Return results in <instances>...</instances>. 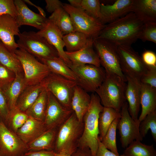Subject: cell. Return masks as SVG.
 <instances>
[{"label":"cell","instance_id":"1","mask_svg":"<svg viewBox=\"0 0 156 156\" xmlns=\"http://www.w3.org/2000/svg\"><path fill=\"white\" fill-rule=\"evenodd\" d=\"M144 23L132 12L105 25L96 38L116 46H131L139 38Z\"/></svg>","mask_w":156,"mask_h":156},{"label":"cell","instance_id":"2","mask_svg":"<svg viewBox=\"0 0 156 156\" xmlns=\"http://www.w3.org/2000/svg\"><path fill=\"white\" fill-rule=\"evenodd\" d=\"M90 96V105L83 118V129L78 147L88 148L92 156H95L98 147V119L104 107L97 94L92 93Z\"/></svg>","mask_w":156,"mask_h":156},{"label":"cell","instance_id":"3","mask_svg":"<svg viewBox=\"0 0 156 156\" xmlns=\"http://www.w3.org/2000/svg\"><path fill=\"white\" fill-rule=\"evenodd\" d=\"M84 124L73 112L58 129L53 151L55 153L65 152L72 154L77 148L83 133Z\"/></svg>","mask_w":156,"mask_h":156},{"label":"cell","instance_id":"4","mask_svg":"<svg viewBox=\"0 0 156 156\" xmlns=\"http://www.w3.org/2000/svg\"><path fill=\"white\" fill-rule=\"evenodd\" d=\"M126 82L118 76L106 74L105 79L95 91L104 107L112 108L121 112L126 100Z\"/></svg>","mask_w":156,"mask_h":156},{"label":"cell","instance_id":"5","mask_svg":"<svg viewBox=\"0 0 156 156\" xmlns=\"http://www.w3.org/2000/svg\"><path fill=\"white\" fill-rule=\"evenodd\" d=\"M17 44L23 49L41 61L59 57L55 48L37 32L24 31L18 36Z\"/></svg>","mask_w":156,"mask_h":156},{"label":"cell","instance_id":"6","mask_svg":"<svg viewBox=\"0 0 156 156\" xmlns=\"http://www.w3.org/2000/svg\"><path fill=\"white\" fill-rule=\"evenodd\" d=\"M40 83L63 107L72 109V98L74 88L77 85L76 81L51 72Z\"/></svg>","mask_w":156,"mask_h":156},{"label":"cell","instance_id":"7","mask_svg":"<svg viewBox=\"0 0 156 156\" xmlns=\"http://www.w3.org/2000/svg\"><path fill=\"white\" fill-rule=\"evenodd\" d=\"M63 8L69 15L75 31L82 32L90 38H97L105 26L99 20L69 4L63 3Z\"/></svg>","mask_w":156,"mask_h":156},{"label":"cell","instance_id":"8","mask_svg":"<svg viewBox=\"0 0 156 156\" xmlns=\"http://www.w3.org/2000/svg\"><path fill=\"white\" fill-rule=\"evenodd\" d=\"M14 53L22 65L26 86L40 83L51 72L46 65L25 50L18 48Z\"/></svg>","mask_w":156,"mask_h":156},{"label":"cell","instance_id":"9","mask_svg":"<svg viewBox=\"0 0 156 156\" xmlns=\"http://www.w3.org/2000/svg\"><path fill=\"white\" fill-rule=\"evenodd\" d=\"M93 45L106 74L118 76L126 82V77L121 69L117 46L106 40L98 38L94 40Z\"/></svg>","mask_w":156,"mask_h":156},{"label":"cell","instance_id":"10","mask_svg":"<svg viewBox=\"0 0 156 156\" xmlns=\"http://www.w3.org/2000/svg\"><path fill=\"white\" fill-rule=\"evenodd\" d=\"M68 66L76 76L77 85L87 92H95L106 77L105 70L100 67L91 64H71Z\"/></svg>","mask_w":156,"mask_h":156},{"label":"cell","instance_id":"11","mask_svg":"<svg viewBox=\"0 0 156 156\" xmlns=\"http://www.w3.org/2000/svg\"><path fill=\"white\" fill-rule=\"evenodd\" d=\"M117 49L123 73L126 77L140 81L148 68L141 57L131 46H118Z\"/></svg>","mask_w":156,"mask_h":156},{"label":"cell","instance_id":"12","mask_svg":"<svg viewBox=\"0 0 156 156\" xmlns=\"http://www.w3.org/2000/svg\"><path fill=\"white\" fill-rule=\"evenodd\" d=\"M128 103H123L121 110V116L118 123L117 129L119 131L122 146L126 148L135 140L142 141L143 138L139 131L140 122L135 120L130 116L128 111Z\"/></svg>","mask_w":156,"mask_h":156},{"label":"cell","instance_id":"13","mask_svg":"<svg viewBox=\"0 0 156 156\" xmlns=\"http://www.w3.org/2000/svg\"><path fill=\"white\" fill-rule=\"evenodd\" d=\"M28 151L27 145L0 119V155L22 156Z\"/></svg>","mask_w":156,"mask_h":156},{"label":"cell","instance_id":"14","mask_svg":"<svg viewBox=\"0 0 156 156\" xmlns=\"http://www.w3.org/2000/svg\"><path fill=\"white\" fill-rule=\"evenodd\" d=\"M47 103L44 123L46 130L58 128L70 116L72 109L63 107L50 92H48Z\"/></svg>","mask_w":156,"mask_h":156},{"label":"cell","instance_id":"15","mask_svg":"<svg viewBox=\"0 0 156 156\" xmlns=\"http://www.w3.org/2000/svg\"><path fill=\"white\" fill-rule=\"evenodd\" d=\"M20 33L19 27L15 18L9 15H0V41L13 54L18 48L14 36H18Z\"/></svg>","mask_w":156,"mask_h":156},{"label":"cell","instance_id":"16","mask_svg":"<svg viewBox=\"0 0 156 156\" xmlns=\"http://www.w3.org/2000/svg\"><path fill=\"white\" fill-rule=\"evenodd\" d=\"M14 2L17 12L15 19L19 27L23 25H29L39 30L44 27L47 18L32 11L23 0H15Z\"/></svg>","mask_w":156,"mask_h":156},{"label":"cell","instance_id":"17","mask_svg":"<svg viewBox=\"0 0 156 156\" xmlns=\"http://www.w3.org/2000/svg\"><path fill=\"white\" fill-rule=\"evenodd\" d=\"M135 0H117L111 5L101 3V18L105 24L109 23L132 12Z\"/></svg>","mask_w":156,"mask_h":156},{"label":"cell","instance_id":"18","mask_svg":"<svg viewBox=\"0 0 156 156\" xmlns=\"http://www.w3.org/2000/svg\"><path fill=\"white\" fill-rule=\"evenodd\" d=\"M37 32L45 38L55 48L59 57L68 66L71 64L64 50L65 44L63 39V35L52 22L47 18V22L44 27Z\"/></svg>","mask_w":156,"mask_h":156},{"label":"cell","instance_id":"19","mask_svg":"<svg viewBox=\"0 0 156 156\" xmlns=\"http://www.w3.org/2000/svg\"><path fill=\"white\" fill-rule=\"evenodd\" d=\"M126 77L127 83L125 95L128 103V111L131 117L137 121L140 105L141 83L129 77Z\"/></svg>","mask_w":156,"mask_h":156},{"label":"cell","instance_id":"20","mask_svg":"<svg viewBox=\"0 0 156 156\" xmlns=\"http://www.w3.org/2000/svg\"><path fill=\"white\" fill-rule=\"evenodd\" d=\"M94 40H91L84 48L79 51L65 53L73 65L91 64L100 67L101 65L99 56L93 48Z\"/></svg>","mask_w":156,"mask_h":156},{"label":"cell","instance_id":"21","mask_svg":"<svg viewBox=\"0 0 156 156\" xmlns=\"http://www.w3.org/2000/svg\"><path fill=\"white\" fill-rule=\"evenodd\" d=\"M46 131L44 122L31 117L28 118L24 125L16 133L27 145L31 142Z\"/></svg>","mask_w":156,"mask_h":156},{"label":"cell","instance_id":"22","mask_svg":"<svg viewBox=\"0 0 156 156\" xmlns=\"http://www.w3.org/2000/svg\"><path fill=\"white\" fill-rule=\"evenodd\" d=\"M140 105L142 111L138 118L140 122L147 115L156 110V88L141 83Z\"/></svg>","mask_w":156,"mask_h":156},{"label":"cell","instance_id":"23","mask_svg":"<svg viewBox=\"0 0 156 156\" xmlns=\"http://www.w3.org/2000/svg\"><path fill=\"white\" fill-rule=\"evenodd\" d=\"M132 12L144 23L156 22V0H135Z\"/></svg>","mask_w":156,"mask_h":156},{"label":"cell","instance_id":"24","mask_svg":"<svg viewBox=\"0 0 156 156\" xmlns=\"http://www.w3.org/2000/svg\"><path fill=\"white\" fill-rule=\"evenodd\" d=\"M58 128L47 130L27 144L28 151L53 150Z\"/></svg>","mask_w":156,"mask_h":156},{"label":"cell","instance_id":"25","mask_svg":"<svg viewBox=\"0 0 156 156\" xmlns=\"http://www.w3.org/2000/svg\"><path fill=\"white\" fill-rule=\"evenodd\" d=\"M44 88L41 83L26 86L18 98L16 106L25 112L37 99Z\"/></svg>","mask_w":156,"mask_h":156},{"label":"cell","instance_id":"26","mask_svg":"<svg viewBox=\"0 0 156 156\" xmlns=\"http://www.w3.org/2000/svg\"><path fill=\"white\" fill-rule=\"evenodd\" d=\"M26 86L24 79L23 73L16 74L14 81L3 92L10 110L16 106L18 98Z\"/></svg>","mask_w":156,"mask_h":156},{"label":"cell","instance_id":"27","mask_svg":"<svg viewBox=\"0 0 156 156\" xmlns=\"http://www.w3.org/2000/svg\"><path fill=\"white\" fill-rule=\"evenodd\" d=\"M48 18L57 27L63 35L75 31L70 16L63 8L56 10Z\"/></svg>","mask_w":156,"mask_h":156},{"label":"cell","instance_id":"28","mask_svg":"<svg viewBox=\"0 0 156 156\" xmlns=\"http://www.w3.org/2000/svg\"><path fill=\"white\" fill-rule=\"evenodd\" d=\"M63 39L66 51L73 52L85 47L93 39L89 38L85 34L74 31L63 36Z\"/></svg>","mask_w":156,"mask_h":156},{"label":"cell","instance_id":"29","mask_svg":"<svg viewBox=\"0 0 156 156\" xmlns=\"http://www.w3.org/2000/svg\"><path fill=\"white\" fill-rule=\"evenodd\" d=\"M41 61L47 66L51 72L77 81V77L73 72L60 57Z\"/></svg>","mask_w":156,"mask_h":156},{"label":"cell","instance_id":"30","mask_svg":"<svg viewBox=\"0 0 156 156\" xmlns=\"http://www.w3.org/2000/svg\"><path fill=\"white\" fill-rule=\"evenodd\" d=\"M47 99V91L44 88L37 99L25 112L28 116L44 122Z\"/></svg>","mask_w":156,"mask_h":156},{"label":"cell","instance_id":"31","mask_svg":"<svg viewBox=\"0 0 156 156\" xmlns=\"http://www.w3.org/2000/svg\"><path fill=\"white\" fill-rule=\"evenodd\" d=\"M121 116V112L112 108L104 107L103 111L99 114L98 119L99 138L101 141L113 121L117 118H120Z\"/></svg>","mask_w":156,"mask_h":156},{"label":"cell","instance_id":"32","mask_svg":"<svg viewBox=\"0 0 156 156\" xmlns=\"http://www.w3.org/2000/svg\"><path fill=\"white\" fill-rule=\"evenodd\" d=\"M0 63L16 74L23 73L21 63L15 54L9 51L0 40Z\"/></svg>","mask_w":156,"mask_h":156},{"label":"cell","instance_id":"33","mask_svg":"<svg viewBox=\"0 0 156 156\" xmlns=\"http://www.w3.org/2000/svg\"><path fill=\"white\" fill-rule=\"evenodd\" d=\"M125 156H156L153 145H147L135 140L126 148L123 153Z\"/></svg>","mask_w":156,"mask_h":156},{"label":"cell","instance_id":"34","mask_svg":"<svg viewBox=\"0 0 156 156\" xmlns=\"http://www.w3.org/2000/svg\"><path fill=\"white\" fill-rule=\"evenodd\" d=\"M69 4L84 11L89 15L100 21L101 18V3L98 0H68Z\"/></svg>","mask_w":156,"mask_h":156},{"label":"cell","instance_id":"35","mask_svg":"<svg viewBox=\"0 0 156 156\" xmlns=\"http://www.w3.org/2000/svg\"><path fill=\"white\" fill-rule=\"evenodd\" d=\"M28 118L25 112L21 111L15 106L10 110L5 125L16 133L25 123Z\"/></svg>","mask_w":156,"mask_h":156},{"label":"cell","instance_id":"36","mask_svg":"<svg viewBox=\"0 0 156 156\" xmlns=\"http://www.w3.org/2000/svg\"><path fill=\"white\" fill-rule=\"evenodd\" d=\"M120 118H117L113 121L101 141L102 144L107 148L117 155L119 154L116 145V130Z\"/></svg>","mask_w":156,"mask_h":156},{"label":"cell","instance_id":"37","mask_svg":"<svg viewBox=\"0 0 156 156\" xmlns=\"http://www.w3.org/2000/svg\"><path fill=\"white\" fill-rule=\"evenodd\" d=\"M139 131L141 137H145L148 131L151 130L154 141H156V110L147 115L141 121L139 125Z\"/></svg>","mask_w":156,"mask_h":156},{"label":"cell","instance_id":"38","mask_svg":"<svg viewBox=\"0 0 156 156\" xmlns=\"http://www.w3.org/2000/svg\"><path fill=\"white\" fill-rule=\"evenodd\" d=\"M91 96L78 85L75 87L72 98L71 105L73 110L76 107L89 105Z\"/></svg>","mask_w":156,"mask_h":156},{"label":"cell","instance_id":"39","mask_svg":"<svg viewBox=\"0 0 156 156\" xmlns=\"http://www.w3.org/2000/svg\"><path fill=\"white\" fill-rule=\"evenodd\" d=\"M15 73L0 63V89L6 90L14 81Z\"/></svg>","mask_w":156,"mask_h":156},{"label":"cell","instance_id":"40","mask_svg":"<svg viewBox=\"0 0 156 156\" xmlns=\"http://www.w3.org/2000/svg\"><path fill=\"white\" fill-rule=\"evenodd\" d=\"M139 39L142 41H149L156 43V22L144 23Z\"/></svg>","mask_w":156,"mask_h":156},{"label":"cell","instance_id":"41","mask_svg":"<svg viewBox=\"0 0 156 156\" xmlns=\"http://www.w3.org/2000/svg\"><path fill=\"white\" fill-rule=\"evenodd\" d=\"M7 14L16 18V10L13 0H0V15Z\"/></svg>","mask_w":156,"mask_h":156},{"label":"cell","instance_id":"42","mask_svg":"<svg viewBox=\"0 0 156 156\" xmlns=\"http://www.w3.org/2000/svg\"><path fill=\"white\" fill-rule=\"evenodd\" d=\"M148 67L146 72L142 76L140 81L156 88V67Z\"/></svg>","mask_w":156,"mask_h":156},{"label":"cell","instance_id":"43","mask_svg":"<svg viewBox=\"0 0 156 156\" xmlns=\"http://www.w3.org/2000/svg\"><path fill=\"white\" fill-rule=\"evenodd\" d=\"M10 110L3 92L0 89V119L5 124Z\"/></svg>","mask_w":156,"mask_h":156},{"label":"cell","instance_id":"44","mask_svg":"<svg viewBox=\"0 0 156 156\" xmlns=\"http://www.w3.org/2000/svg\"><path fill=\"white\" fill-rule=\"evenodd\" d=\"M145 64L148 66L156 67V55L151 51H144L141 57Z\"/></svg>","mask_w":156,"mask_h":156},{"label":"cell","instance_id":"45","mask_svg":"<svg viewBox=\"0 0 156 156\" xmlns=\"http://www.w3.org/2000/svg\"><path fill=\"white\" fill-rule=\"evenodd\" d=\"M45 2L46 9L49 13H52L57 9L63 8V3L58 0H45Z\"/></svg>","mask_w":156,"mask_h":156},{"label":"cell","instance_id":"46","mask_svg":"<svg viewBox=\"0 0 156 156\" xmlns=\"http://www.w3.org/2000/svg\"><path fill=\"white\" fill-rule=\"evenodd\" d=\"M95 156H125L123 154L117 155L107 148L99 139L98 147Z\"/></svg>","mask_w":156,"mask_h":156},{"label":"cell","instance_id":"47","mask_svg":"<svg viewBox=\"0 0 156 156\" xmlns=\"http://www.w3.org/2000/svg\"><path fill=\"white\" fill-rule=\"evenodd\" d=\"M53 150H41L28 151L22 156H55Z\"/></svg>","mask_w":156,"mask_h":156},{"label":"cell","instance_id":"48","mask_svg":"<svg viewBox=\"0 0 156 156\" xmlns=\"http://www.w3.org/2000/svg\"><path fill=\"white\" fill-rule=\"evenodd\" d=\"M70 156H93L90 148L88 147L79 148L73 153Z\"/></svg>","mask_w":156,"mask_h":156},{"label":"cell","instance_id":"49","mask_svg":"<svg viewBox=\"0 0 156 156\" xmlns=\"http://www.w3.org/2000/svg\"><path fill=\"white\" fill-rule=\"evenodd\" d=\"M24 2L26 3H27L29 4L34 6L36 7L39 11L40 14L42 16L44 17H46V14L44 10L38 6H37L36 5L34 4L30 1L29 0H23Z\"/></svg>","mask_w":156,"mask_h":156},{"label":"cell","instance_id":"50","mask_svg":"<svg viewBox=\"0 0 156 156\" xmlns=\"http://www.w3.org/2000/svg\"><path fill=\"white\" fill-rule=\"evenodd\" d=\"M71 154L65 152L55 153V156H70Z\"/></svg>","mask_w":156,"mask_h":156},{"label":"cell","instance_id":"51","mask_svg":"<svg viewBox=\"0 0 156 156\" xmlns=\"http://www.w3.org/2000/svg\"><path fill=\"white\" fill-rule=\"evenodd\" d=\"M0 156H1L0 155Z\"/></svg>","mask_w":156,"mask_h":156},{"label":"cell","instance_id":"52","mask_svg":"<svg viewBox=\"0 0 156 156\" xmlns=\"http://www.w3.org/2000/svg\"></svg>","mask_w":156,"mask_h":156}]
</instances>
